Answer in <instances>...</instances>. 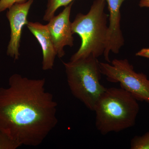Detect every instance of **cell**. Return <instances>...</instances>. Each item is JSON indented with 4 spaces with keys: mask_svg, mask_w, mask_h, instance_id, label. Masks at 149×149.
Returning <instances> with one entry per match:
<instances>
[{
    "mask_svg": "<svg viewBox=\"0 0 149 149\" xmlns=\"http://www.w3.org/2000/svg\"><path fill=\"white\" fill-rule=\"evenodd\" d=\"M57 107L45 78L13 74L0 87V132L19 147L40 146L57 125Z\"/></svg>",
    "mask_w": 149,
    "mask_h": 149,
    "instance_id": "1",
    "label": "cell"
},
{
    "mask_svg": "<svg viewBox=\"0 0 149 149\" xmlns=\"http://www.w3.org/2000/svg\"><path fill=\"white\" fill-rule=\"evenodd\" d=\"M140 107L138 101L121 88H107L96 103V128L102 135L118 132L135 125Z\"/></svg>",
    "mask_w": 149,
    "mask_h": 149,
    "instance_id": "2",
    "label": "cell"
},
{
    "mask_svg": "<svg viewBox=\"0 0 149 149\" xmlns=\"http://www.w3.org/2000/svg\"><path fill=\"white\" fill-rule=\"evenodd\" d=\"M105 0H95L86 14L79 13L72 22L73 34L81 38L78 51L70 61L77 60L92 55L98 58L104 55L106 47L109 15L104 12Z\"/></svg>",
    "mask_w": 149,
    "mask_h": 149,
    "instance_id": "3",
    "label": "cell"
},
{
    "mask_svg": "<svg viewBox=\"0 0 149 149\" xmlns=\"http://www.w3.org/2000/svg\"><path fill=\"white\" fill-rule=\"evenodd\" d=\"M100 62L92 55L68 62H63L70 92L92 111L107 88L100 83L102 74Z\"/></svg>",
    "mask_w": 149,
    "mask_h": 149,
    "instance_id": "4",
    "label": "cell"
},
{
    "mask_svg": "<svg viewBox=\"0 0 149 149\" xmlns=\"http://www.w3.org/2000/svg\"><path fill=\"white\" fill-rule=\"evenodd\" d=\"M110 63L100 62L102 74L108 81L120 83V88L138 101L149 104V79L147 75L136 72L126 59H114Z\"/></svg>",
    "mask_w": 149,
    "mask_h": 149,
    "instance_id": "5",
    "label": "cell"
},
{
    "mask_svg": "<svg viewBox=\"0 0 149 149\" xmlns=\"http://www.w3.org/2000/svg\"><path fill=\"white\" fill-rule=\"evenodd\" d=\"M34 0H28L23 3H16L8 9L6 13L10 28V38L7 49V55L18 60L20 56L19 49L22 32L23 27L28 21L27 16Z\"/></svg>",
    "mask_w": 149,
    "mask_h": 149,
    "instance_id": "6",
    "label": "cell"
},
{
    "mask_svg": "<svg viewBox=\"0 0 149 149\" xmlns=\"http://www.w3.org/2000/svg\"><path fill=\"white\" fill-rule=\"evenodd\" d=\"M73 2L65 7L58 15L54 16L47 24L57 56L61 58L65 54L64 47L74 45V38L70 21L71 8Z\"/></svg>",
    "mask_w": 149,
    "mask_h": 149,
    "instance_id": "7",
    "label": "cell"
},
{
    "mask_svg": "<svg viewBox=\"0 0 149 149\" xmlns=\"http://www.w3.org/2000/svg\"><path fill=\"white\" fill-rule=\"evenodd\" d=\"M109 11L106 47L104 53L107 62L110 63V52L115 54L119 53L124 44V39L120 29V7L125 0H105Z\"/></svg>",
    "mask_w": 149,
    "mask_h": 149,
    "instance_id": "8",
    "label": "cell"
},
{
    "mask_svg": "<svg viewBox=\"0 0 149 149\" xmlns=\"http://www.w3.org/2000/svg\"><path fill=\"white\" fill-rule=\"evenodd\" d=\"M27 26L41 46L43 55L42 69L44 70L52 69L57 54L47 26L40 22H29Z\"/></svg>",
    "mask_w": 149,
    "mask_h": 149,
    "instance_id": "9",
    "label": "cell"
},
{
    "mask_svg": "<svg viewBox=\"0 0 149 149\" xmlns=\"http://www.w3.org/2000/svg\"><path fill=\"white\" fill-rule=\"evenodd\" d=\"M75 0H47V9L43 17L44 21L49 22L55 16V13L61 7H66Z\"/></svg>",
    "mask_w": 149,
    "mask_h": 149,
    "instance_id": "10",
    "label": "cell"
},
{
    "mask_svg": "<svg viewBox=\"0 0 149 149\" xmlns=\"http://www.w3.org/2000/svg\"><path fill=\"white\" fill-rule=\"evenodd\" d=\"M131 149H149V131L141 136H136L131 139Z\"/></svg>",
    "mask_w": 149,
    "mask_h": 149,
    "instance_id": "11",
    "label": "cell"
},
{
    "mask_svg": "<svg viewBox=\"0 0 149 149\" xmlns=\"http://www.w3.org/2000/svg\"><path fill=\"white\" fill-rule=\"evenodd\" d=\"M18 148L17 145L0 132V149H16Z\"/></svg>",
    "mask_w": 149,
    "mask_h": 149,
    "instance_id": "12",
    "label": "cell"
},
{
    "mask_svg": "<svg viewBox=\"0 0 149 149\" xmlns=\"http://www.w3.org/2000/svg\"><path fill=\"white\" fill-rule=\"evenodd\" d=\"M26 0H0V13L2 12L16 3H23Z\"/></svg>",
    "mask_w": 149,
    "mask_h": 149,
    "instance_id": "13",
    "label": "cell"
},
{
    "mask_svg": "<svg viewBox=\"0 0 149 149\" xmlns=\"http://www.w3.org/2000/svg\"><path fill=\"white\" fill-rule=\"evenodd\" d=\"M136 55L149 59V48H143L136 53Z\"/></svg>",
    "mask_w": 149,
    "mask_h": 149,
    "instance_id": "14",
    "label": "cell"
},
{
    "mask_svg": "<svg viewBox=\"0 0 149 149\" xmlns=\"http://www.w3.org/2000/svg\"><path fill=\"white\" fill-rule=\"evenodd\" d=\"M139 6L141 8H149V0H140Z\"/></svg>",
    "mask_w": 149,
    "mask_h": 149,
    "instance_id": "15",
    "label": "cell"
}]
</instances>
